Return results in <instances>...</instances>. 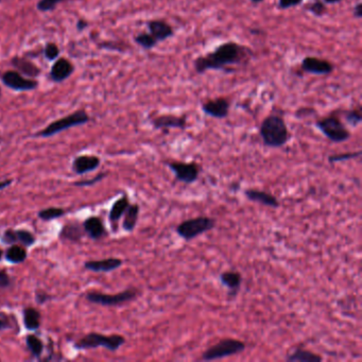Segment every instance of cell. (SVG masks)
<instances>
[{"mask_svg":"<svg viewBox=\"0 0 362 362\" xmlns=\"http://www.w3.org/2000/svg\"><path fill=\"white\" fill-rule=\"evenodd\" d=\"M44 53L48 59H51V61H53V59H55L58 55V48L55 44L49 43L46 45Z\"/></svg>","mask_w":362,"mask_h":362,"instance_id":"8d00e7d4","label":"cell"},{"mask_svg":"<svg viewBox=\"0 0 362 362\" xmlns=\"http://www.w3.org/2000/svg\"><path fill=\"white\" fill-rule=\"evenodd\" d=\"M124 261L120 258L110 257L101 260H89L84 263V268L93 272H112L123 265Z\"/></svg>","mask_w":362,"mask_h":362,"instance_id":"e0dca14e","label":"cell"},{"mask_svg":"<svg viewBox=\"0 0 362 362\" xmlns=\"http://www.w3.org/2000/svg\"><path fill=\"white\" fill-rule=\"evenodd\" d=\"M244 192L246 198L251 202H256L272 208L280 207V202L277 198L267 191L258 189H246Z\"/></svg>","mask_w":362,"mask_h":362,"instance_id":"ac0fdd59","label":"cell"},{"mask_svg":"<svg viewBox=\"0 0 362 362\" xmlns=\"http://www.w3.org/2000/svg\"><path fill=\"white\" fill-rule=\"evenodd\" d=\"M25 327L28 330H36L41 326V313L34 307H27L22 311Z\"/></svg>","mask_w":362,"mask_h":362,"instance_id":"d4e9b609","label":"cell"},{"mask_svg":"<svg viewBox=\"0 0 362 362\" xmlns=\"http://www.w3.org/2000/svg\"><path fill=\"white\" fill-rule=\"evenodd\" d=\"M151 125L155 130H170L187 129V116H176L172 114H165L151 119Z\"/></svg>","mask_w":362,"mask_h":362,"instance_id":"7c38bea8","label":"cell"},{"mask_svg":"<svg viewBox=\"0 0 362 362\" xmlns=\"http://www.w3.org/2000/svg\"><path fill=\"white\" fill-rule=\"evenodd\" d=\"M252 56L253 51L249 47L230 41L217 46L213 51L205 55H199L192 64L199 75H203L209 70L234 74V66L248 64Z\"/></svg>","mask_w":362,"mask_h":362,"instance_id":"6da1fadb","label":"cell"},{"mask_svg":"<svg viewBox=\"0 0 362 362\" xmlns=\"http://www.w3.org/2000/svg\"><path fill=\"white\" fill-rule=\"evenodd\" d=\"M305 9L308 12H310L312 15H315L317 17H322L324 14H326L327 12L326 5H325L322 0H315L313 3L306 6Z\"/></svg>","mask_w":362,"mask_h":362,"instance_id":"1f68e13d","label":"cell"},{"mask_svg":"<svg viewBox=\"0 0 362 362\" xmlns=\"http://www.w3.org/2000/svg\"><path fill=\"white\" fill-rule=\"evenodd\" d=\"M353 14L354 17H356L357 19H360L362 17V3L358 2L353 9Z\"/></svg>","mask_w":362,"mask_h":362,"instance_id":"b9f144b4","label":"cell"},{"mask_svg":"<svg viewBox=\"0 0 362 362\" xmlns=\"http://www.w3.org/2000/svg\"><path fill=\"white\" fill-rule=\"evenodd\" d=\"M66 214V210L61 207H48L42 209L38 213L39 218L44 221H51L57 218H61L62 216Z\"/></svg>","mask_w":362,"mask_h":362,"instance_id":"4dcf8cb0","label":"cell"},{"mask_svg":"<svg viewBox=\"0 0 362 362\" xmlns=\"http://www.w3.org/2000/svg\"><path fill=\"white\" fill-rule=\"evenodd\" d=\"M26 344L32 356L35 358H40L43 354L44 343L38 336L28 335L26 338Z\"/></svg>","mask_w":362,"mask_h":362,"instance_id":"f1b7e54d","label":"cell"},{"mask_svg":"<svg viewBox=\"0 0 362 362\" xmlns=\"http://www.w3.org/2000/svg\"><path fill=\"white\" fill-rule=\"evenodd\" d=\"M219 280L227 288L228 296H236L243 285V275L238 271H225L220 274Z\"/></svg>","mask_w":362,"mask_h":362,"instance_id":"d6986e66","label":"cell"},{"mask_svg":"<svg viewBox=\"0 0 362 362\" xmlns=\"http://www.w3.org/2000/svg\"><path fill=\"white\" fill-rule=\"evenodd\" d=\"M137 295H138V291L135 288H129L127 290H124L116 294H106L97 291H92L86 294V298L93 304L115 307V306H120L126 303H129V301L135 299Z\"/></svg>","mask_w":362,"mask_h":362,"instance_id":"ba28073f","label":"cell"},{"mask_svg":"<svg viewBox=\"0 0 362 362\" xmlns=\"http://www.w3.org/2000/svg\"><path fill=\"white\" fill-rule=\"evenodd\" d=\"M34 235L27 230H13L8 228L3 234V241L6 245L20 244L23 247H32L35 244Z\"/></svg>","mask_w":362,"mask_h":362,"instance_id":"5bb4252c","label":"cell"},{"mask_svg":"<svg viewBox=\"0 0 362 362\" xmlns=\"http://www.w3.org/2000/svg\"><path fill=\"white\" fill-rule=\"evenodd\" d=\"M247 347V344L243 341L233 339V338H225L218 343L208 347L202 355V360L214 361L223 358L232 357L243 353Z\"/></svg>","mask_w":362,"mask_h":362,"instance_id":"5b68a950","label":"cell"},{"mask_svg":"<svg viewBox=\"0 0 362 362\" xmlns=\"http://www.w3.org/2000/svg\"><path fill=\"white\" fill-rule=\"evenodd\" d=\"M345 122L352 127H358L362 123V115L360 110H348L344 113Z\"/></svg>","mask_w":362,"mask_h":362,"instance_id":"836d02e7","label":"cell"},{"mask_svg":"<svg viewBox=\"0 0 362 362\" xmlns=\"http://www.w3.org/2000/svg\"><path fill=\"white\" fill-rule=\"evenodd\" d=\"M101 164L100 159L96 155H79L72 162V170L82 175L96 170Z\"/></svg>","mask_w":362,"mask_h":362,"instance_id":"2e32d148","label":"cell"},{"mask_svg":"<svg viewBox=\"0 0 362 362\" xmlns=\"http://www.w3.org/2000/svg\"><path fill=\"white\" fill-rule=\"evenodd\" d=\"M6 259L11 263H20L27 258V252L20 246L12 245L5 253Z\"/></svg>","mask_w":362,"mask_h":362,"instance_id":"4316f807","label":"cell"},{"mask_svg":"<svg viewBox=\"0 0 362 362\" xmlns=\"http://www.w3.org/2000/svg\"><path fill=\"white\" fill-rule=\"evenodd\" d=\"M140 213V207L138 204H130L125 213V218L123 222V228L126 232H133L136 227L138 217Z\"/></svg>","mask_w":362,"mask_h":362,"instance_id":"cb8c5ba5","label":"cell"},{"mask_svg":"<svg viewBox=\"0 0 362 362\" xmlns=\"http://www.w3.org/2000/svg\"><path fill=\"white\" fill-rule=\"evenodd\" d=\"M216 220L212 217L199 216L180 222L176 228V234L185 241H190L207 233L216 227Z\"/></svg>","mask_w":362,"mask_h":362,"instance_id":"3957f363","label":"cell"},{"mask_svg":"<svg viewBox=\"0 0 362 362\" xmlns=\"http://www.w3.org/2000/svg\"><path fill=\"white\" fill-rule=\"evenodd\" d=\"M84 236V228L77 223V222H70L63 226L62 231L59 232V238H62L71 243H79Z\"/></svg>","mask_w":362,"mask_h":362,"instance_id":"603a6c76","label":"cell"},{"mask_svg":"<svg viewBox=\"0 0 362 362\" xmlns=\"http://www.w3.org/2000/svg\"><path fill=\"white\" fill-rule=\"evenodd\" d=\"M323 358L320 355H317L303 347H295L286 357V361L288 362H321Z\"/></svg>","mask_w":362,"mask_h":362,"instance_id":"7402d4cb","label":"cell"},{"mask_svg":"<svg viewBox=\"0 0 362 362\" xmlns=\"http://www.w3.org/2000/svg\"><path fill=\"white\" fill-rule=\"evenodd\" d=\"M4 254H5V253H4V250H3V249H0V261H2V258H3Z\"/></svg>","mask_w":362,"mask_h":362,"instance_id":"7dc6e473","label":"cell"},{"mask_svg":"<svg viewBox=\"0 0 362 362\" xmlns=\"http://www.w3.org/2000/svg\"><path fill=\"white\" fill-rule=\"evenodd\" d=\"M231 101L224 97H218L205 101L201 105L202 112L212 118L224 119L230 114Z\"/></svg>","mask_w":362,"mask_h":362,"instance_id":"8fae6325","label":"cell"},{"mask_svg":"<svg viewBox=\"0 0 362 362\" xmlns=\"http://www.w3.org/2000/svg\"><path fill=\"white\" fill-rule=\"evenodd\" d=\"M134 41L144 50H151L160 44L158 40H156L150 32L138 33L134 38Z\"/></svg>","mask_w":362,"mask_h":362,"instance_id":"83f0119b","label":"cell"},{"mask_svg":"<svg viewBox=\"0 0 362 362\" xmlns=\"http://www.w3.org/2000/svg\"><path fill=\"white\" fill-rule=\"evenodd\" d=\"M300 70L313 76H328L335 70V66L327 59L317 56H306L301 59Z\"/></svg>","mask_w":362,"mask_h":362,"instance_id":"30bf717a","label":"cell"},{"mask_svg":"<svg viewBox=\"0 0 362 362\" xmlns=\"http://www.w3.org/2000/svg\"><path fill=\"white\" fill-rule=\"evenodd\" d=\"M13 65L19 69L23 74L29 76V77H36L40 74V69L36 67L34 64H32L29 61H26V59L22 58H14L13 59Z\"/></svg>","mask_w":362,"mask_h":362,"instance_id":"f546056e","label":"cell"},{"mask_svg":"<svg viewBox=\"0 0 362 362\" xmlns=\"http://www.w3.org/2000/svg\"><path fill=\"white\" fill-rule=\"evenodd\" d=\"M84 232H85L92 239H100L106 235V231L102 220L98 217H89L83 223Z\"/></svg>","mask_w":362,"mask_h":362,"instance_id":"ffe728a7","label":"cell"},{"mask_svg":"<svg viewBox=\"0 0 362 362\" xmlns=\"http://www.w3.org/2000/svg\"><path fill=\"white\" fill-rule=\"evenodd\" d=\"M361 156V151L357 152H347V153H341V154H334L328 156V162L334 164V163H340V162H345V161H351V160H356L359 159Z\"/></svg>","mask_w":362,"mask_h":362,"instance_id":"d6a6232c","label":"cell"},{"mask_svg":"<svg viewBox=\"0 0 362 362\" xmlns=\"http://www.w3.org/2000/svg\"><path fill=\"white\" fill-rule=\"evenodd\" d=\"M250 2H251L253 5H259V4L263 3L264 0H250Z\"/></svg>","mask_w":362,"mask_h":362,"instance_id":"bcb514c9","label":"cell"},{"mask_svg":"<svg viewBox=\"0 0 362 362\" xmlns=\"http://www.w3.org/2000/svg\"><path fill=\"white\" fill-rule=\"evenodd\" d=\"M130 205V200L129 198L125 195L122 198L117 199L114 204L112 205V208L110 210V215H108V218L112 223H116L120 220V218H123V216L125 215L127 208Z\"/></svg>","mask_w":362,"mask_h":362,"instance_id":"484cf974","label":"cell"},{"mask_svg":"<svg viewBox=\"0 0 362 362\" xmlns=\"http://www.w3.org/2000/svg\"><path fill=\"white\" fill-rule=\"evenodd\" d=\"M12 183H13V179H4V180H0V190H4L6 189L7 187H9Z\"/></svg>","mask_w":362,"mask_h":362,"instance_id":"7bdbcfd3","label":"cell"},{"mask_svg":"<svg viewBox=\"0 0 362 362\" xmlns=\"http://www.w3.org/2000/svg\"><path fill=\"white\" fill-rule=\"evenodd\" d=\"M147 28L149 32L158 40L159 43L165 42L168 39L174 36V30L171 25L161 19H153L147 22Z\"/></svg>","mask_w":362,"mask_h":362,"instance_id":"9a60e30c","label":"cell"},{"mask_svg":"<svg viewBox=\"0 0 362 362\" xmlns=\"http://www.w3.org/2000/svg\"><path fill=\"white\" fill-rule=\"evenodd\" d=\"M106 176V173H99L97 176L92 178V179H83V180H78V182H75L74 185L78 186V187H87V186H93L96 183L100 182L101 179H103Z\"/></svg>","mask_w":362,"mask_h":362,"instance_id":"d590c367","label":"cell"},{"mask_svg":"<svg viewBox=\"0 0 362 362\" xmlns=\"http://www.w3.org/2000/svg\"><path fill=\"white\" fill-rule=\"evenodd\" d=\"M3 82L6 85L14 90H32L38 86V82L25 79L16 71H7L3 76Z\"/></svg>","mask_w":362,"mask_h":362,"instance_id":"4fadbf2b","label":"cell"},{"mask_svg":"<svg viewBox=\"0 0 362 362\" xmlns=\"http://www.w3.org/2000/svg\"><path fill=\"white\" fill-rule=\"evenodd\" d=\"M11 277L8 275V273L4 270H0V288H8L11 286Z\"/></svg>","mask_w":362,"mask_h":362,"instance_id":"ab89813d","label":"cell"},{"mask_svg":"<svg viewBox=\"0 0 362 362\" xmlns=\"http://www.w3.org/2000/svg\"><path fill=\"white\" fill-rule=\"evenodd\" d=\"M126 343V338L122 335H103L98 333H89L84 336L76 344L78 349H89L104 347L107 351L116 352Z\"/></svg>","mask_w":362,"mask_h":362,"instance_id":"277c9868","label":"cell"},{"mask_svg":"<svg viewBox=\"0 0 362 362\" xmlns=\"http://www.w3.org/2000/svg\"><path fill=\"white\" fill-rule=\"evenodd\" d=\"M316 127L322 132V134L331 142L341 143L351 138L352 134L339 117L330 115L319 119Z\"/></svg>","mask_w":362,"mask_h":362,"instance_id":"8992f818","label":"cell"},{"mask_svg":"<svg viewBox=\"0 0 362 362\" xmlns=\"http://www.w3.org/2000/svg\"><path fill=\"white\" fill-rule=\"evenodd\" d=\"M304 0H279L277 3V8L280 10H288L291 8H295L303 4Z\"/></svg>","mask_w":362,"mask_h":362,"instance_id":"74e56055","label":"cell"},{"mask_svg":"<svg viewBox=\"0 0 362 362\" xmlns=\"http://www.w3.org/2000/svg\"><path fill=\"white\" fill-rule=\"evenodd\" d=\"M50 298H51V296L44 291H38L35 294V299L39 304H45L46 301L49 300Z\"/></svg>","mask_w":362,"mask_h":362,"instance_id":"60d3db41","label":"cell"},{"mask_svg":"<svg viewBox=\"0 0 362 362\" xmlns=\"http://www.w3.org/2000/svg\"><path fill=\"white\" fill-rule=\"evenodd\" d=\"M322 2L325 5H337V4H340L342 0H322Z\"/></svg>","mask_w":362,"mask_h":362,"instance_id":"ee69618b","label":"cell"},{"mask_svg":"<svg viewBox=\"0 0 362 362\" xmlns=\"http://www.w3.org/2000/svg\"><path fill=\"white\" fill-rule=\"evenodd\" d=\"M89 122V116L84 111H77L66 117L57 119L55 122L47 126L44 130L36 133L35 136L38 137H50L59 132H63L67 129L74 128L77 126H82Z\"/></svg>","mask_w":362,"mask_h":362,"instance_id":"52a82bcc","label":"cell"},{"mask_svg":"<svg viewBox=\"0 0 362 362\" xmlns=\"http://www.w3.org/2000/svg\"><path fill=\"white\" fill-rule=\"evenodd\" d=\"M12 326V320L11 317L8 313L0 311V330H6V329H11Z\"/></svg>","mask_w":362,"mask_h":362,"instance_id":"f35d334b","label":"cell"},{"mask_svg":"<svg viewBox=\"0 0 362 362\" xmlns=\"http://www.w3.org/2000/svg\"><path fill=\"white\" fill-rule=\"evenodd\" d=\"M166 165L173 172L177 182H182L187 185L194 184L200 176V166L195 162H169Z\"/></svg>","mask_w":362,"mask_h":362,"instance_id":"9c48e42d","label":"cell"},{"mask_svg":"<svg viewBox=\"0 0 362 362\" xmlns=\"http://www.w3.org/2000/svg\"><path fill=\"white\" fill-rule=\"evenodd\" d=\"M78 29L79 30H82V29H84V28H85L86 26H87V23L85 22V21H83V20H80L79 22H78Z\"/></svg>","mask_w":362,"mask_h":362,"instance_id":"f6af8a7d","label":"cell"},{"mask_svg":"<svg viewBox=\"0 0 362 362\" xmlns=\"http://www.w3.org/2000/svg\"><path fill=\"white\" fill-rule=\"evenodd\" d=\"M259 135L265 147L282 148L290 139V132L283 117L271 114L265 117L259 127Z\"/></svg>","mask_w":362,"mask_h":362,"instance_id":"7a4b0ae2","label":"cell"},{"mask_svg":"<svg viewBox=\"0 0 362 362\" xmlns=\"http://www.w3.org/2000/svg\"><path fill=\"white\" fill-rule=\"evenodd\" d=\"M3 142V138L2 137H0V143H2Z\"/></svg>","mask_w":362,"mask_h":362,"instance_id":"c3c4849f","label":"cell"},{"mask_svg":"<svg viewBox=\"0 0 362 362\" xmlns=\"http://www.w3.org/2000/svg\"><path fill=\"white\" fill-rule=\"evenodd\" d=\"M62 2L63 0H41V2L38 4V9L42 12L51 11Z\"/></svg>","mask_w":362,"mask_h":362,"instance_id":"e575fe53","label":"cell"},{"mask_svg":"<svg viewBox=\"0 0 362 362\" xmlns=\"http://www.w3.org/2000/svg\"><path fill=\"white\" fill-rule=\"evenodd\" d=\"M74 71V66L66 58H59L52 65L50 77L55 82H61L67 79Z\"/></svg>","mask_w":362,"mask_h":362,"instance_id":"44dd1931","label":"cell"}]
</instances>
